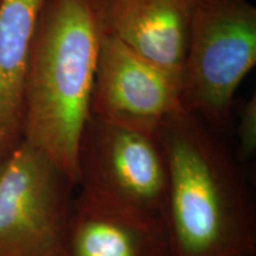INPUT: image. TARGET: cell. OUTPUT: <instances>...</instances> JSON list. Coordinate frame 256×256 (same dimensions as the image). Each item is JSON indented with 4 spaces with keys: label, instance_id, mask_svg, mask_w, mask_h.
Here are the masks:
<instances>
[{
    "label": "cell",
    "instance_id": "6da1fadb",
    "mask_svg": "<svg viewBox=\"0 0 256 256\" xmlns=\"http://www.w3.org/2000/svg\"><path fill=\"white\" fill-rule=\"evenodd\" d=\"M170 256H256V210L238 162L215 130L180 110L160 126Z\"/></svg>",
    "mask_w": 256,
    "mask_h": 256
},
{
    "label": "cell",
    "instance_id": "7a4b0ae2",
    "mask_svg": "<svg viewBox=\"0 0 256 256\" xmlns=\"http://www.w3.org/2000/svg\"><path fill=\"white\" fill-rule=\"evenodd\" d=\"M101 36L95 0H46L25 74L22 140L76 188Z\"/></svg>",
    "mask_w": 256,
    "mask_h": 256
},
{
    "label": "cell",
    "instance_id": "52a82bcc",
    "mask_svg": "<svg viewBox=\"0 0 256 256\" xmlns=\"http://www.w3.org/2000/svg\"><path fill=\"white\" fill-rule=\"evenodd\" d=\"M69 256H170L160 214L76 188L69 220Z\"/></svg>",
    "mask_w": 256,
    "mask_h": 256
},
{
    "label": "cell",
    "instance_id": "9c48e42d",
    "mask_svg": "<svg viewBox=\"0 0 256 256\" xmlns=\"http://www.w3.org/2000/svg\"><path fill=\"white\" fill-rule=\"evenodd\" d=\"M46 0L0 2V133L12 148L22 140L28 57Z\"/></svg>",
    "mask_w": 256,
    "mask_h": 256
},
{
    "label": "cell",
    "instance_id": "8992f818",
    "mask_svg": "<svg viewBox=\"0 0 256 256\" xmlns=\"http://www.w3.org/2000/svg\"><path fill=\"white\" fill-rule=\"evenodd\" d=\"M180 110V80L102 32L92 115L156 136L162 124Z\"/></svg>",
    "mask_w": 256,
    "mask_h": 256
},
{
    "label": "cell",
    "instance_id": "3957f363",
    "mask_svg": "<svg viewBox=\"0 0 256 256\" xmlns=\"http://www.w3.org/2000/svg\"><path fill=\"white\" fill-rule=\"evenodd\" d=\"M255 64V6L249 0H196L180 80L183 110L212 130L226 128L236 92Z\"/></svg>",
    "mask_w": 256,
    "mask_h": 256
},
{
    "label": "cell",
    "instance_id": "5b68a950",
    "mask_svg": "<svg viewBox=\"0 0 256 256\" xmlns=\"http://www.w3.org/2000/svg\"><path fill=\"white\" fill-rule=\"evenodd\" d=\"M78 188L162 216L168 171L158 136L90 115L78 156Z\"/></svg>",
    "mask_w": 256,
    "mask_h": 256
},
{
    "label": "cell",
    "instance_id": "8fae6325",
    "mask_svg": "<svg viewBox=\"0 0 256 256\" xmlns=\"http://www.w3.org/2000/svg\"><path fill=\"white\" fill-rule=\"evenodd\" d=\"M11 150L12 147L8 142V139H6V136L2 133H0V168H2L6 156L8 154Z\"/></svg>",
    "mask_w": 256,
    "mask_h": 256
},
{
    "label": "cell",
    "instance_id": "277c9868",
    "mask_svg": "<svg viewBox=\"0 0 256 256\" xmlns=\"http://www.w3.org/2000/svg\"><path fill=\"white\" fill-rule=\"evenodd\" d=\"M76 185L20 140L0 168V256H69Z\"/></svg>",
    "mask_w": 256,
    "mask_h": 256
},
{
    "label": "cell",
    "instance_id": "7c38bea8",
    "mask_svg": "<svg viewBox=\"0 0 256 256\" xmlns=\"http://www.w3.org/2000/svg\"><path fill=\"white\" fill-rule=\"evenodd\" d=\"M0 2H2V0H0Z\"/></svg>",
    "mask_w": 256,
    "mask_h": 256
},
{
    "label": "cell",
    "instance_id": "ba28073f",
    "mask_svg": "<svg viewBox=\"0 0 256 256\" xmlns=\"http://www.w3.org/2000/svg\"><path fill=\"white\" fill-rule=\"evenodd\" d=\"M196 0H95L101 30L182 80Z\"/></svg>",
    "mask_w": 256,
    "mask_h": 256
},
{
    "label": "cell",
    "instance_id": "30bf717a",
    "mask_svg": "<svg viewBox=\"0 0 256 256\" xmlns=\"http://www.w3.org/2000/svg\"><path fill=\"white\" fill-rule=\"evenodd\" d=\"M236 127L238 156L240 160L250 159L256 151V95L243 102L238 114Z\"/></svg>",
    "mask_w": 256,
    "mask_h": 256
}]
</instances>
